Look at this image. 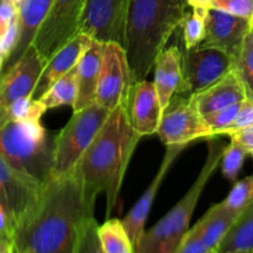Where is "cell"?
Listing matches in <instances>:
<instances>
[{
    "mask_svg": "<svg viewBox=\"0 0 253 253\" xmlns=\"http://www.w3.org/2000/svg\"><path fill=\"white\" fill-rule=\"evenodd\" d=\"M95 202L74 172L52 178L14 229L15 253H73L82 226L94 216Z\"/></svg>",
    "mask_w": 253,
    "mask_h": 253,
    "instance_id": "cell-1",
    "label": "cell"
},
{
    "mask_svg": "<svg viewBox=\"0 0 253 253\" xmlns=\"http://www.w3.org/2000/svg\"><path fill=\"white\" fill-rule=\"evenodd\" d=\"M140 138L131 125L126 104H123L111 111L74 170L89 195L98 198L105 193L108 217L118 203L124 177Z\"/></svg>",
    "mask_w": 253,
    "mask_h": 253,
    "instance_id": "cell-2",
    "label": "cell"
},
{
    "mask_svg": "<svg viewBox=\"0 0 253 253\" xmlns=\"http://www.w3.org/2000/svg\"><path fill=\"white\" fill-rule=\"evenodd\" d=\"M188 0H131L125 51L133 82L147 78L156 59L187 16Z\"/></svg>",
    "mask_w": 253,
    "mask_h": 253,
    "instance_id": "cell-3",
    "label": "cell"
},
{
    "mask_svg": "<svg viewBox=\"0 0 253 253\" xmlns=\"http://www.w3.org/2000/svg\"><path fill=\"white\" fill-rule=\"evenodd\" d=\"M202 170L184 197L143 236L135 246V253H174L182 240L189 231V224L203 190L221 162L225 152L222 141L211 138Z\"/></svg>",
    "mask_w": 253,
    "mask_h": 253,
    "instance_id": "cell-4",
    "label": "cell"
},
{
    "mask_svg": "<svg viewBox=\"0 0 253 253\" xmlns=\"http://www.w3.org/2000/svg\"><path fill=\"white\" fill-rule=\"evenodd\" d=\"M54 141L41 121H11L0 127L2 157L42 187L52 179Z\"/></svg>",
    "mask_w": 253,
    "mask_h": 253,
    "instance_id": "cell-5",
    "label": "cell"
},
{
    "mask_svg": "<svg viewBox=\"0 0 253 253\" xmlns=\"http://www.w3.org/2000/svg\"><path fill=\"white\" fill-rule=\"evenodd\" d=\"M110 111L98 103L73 111L63 128L56 135L52 178L68 175L76 170L79 161L108 120Z\"/></svg>",
    "mask_w": 253,
    "mask_h": 253,
    "instance_id": "cell-6",
    "label": "cell"
},
{
    "mask_svg": "<svg viewBox=\"0 0 253 253\" xmlns=\"http://www.w3.org/2000/svg\"><path fill=\"white\" fill-rule=\"evenodd\" d=\"M157 135L166 146H179L198 140L216 138L189 94L177 93L163 110Z\"/></svg>",
    "mask_w": 253,
    "mask_h": 253,
    "instance_id": "cell-7",
    "label": "cell"
},
{
    "mask_svg": "<svg viewBox=\"0 0 253 253\" xmlns=\"http://www.w3.org/2000/svg\"><path fill=\"white\" fill-rule=\"evenodd\" d=\"M85 1L86 0H53V4L32 43L46 63L57 51L79 34V24Z\"/></svg>",
    "mask_w": 253,
    "mask_h": 253,
    "instance_id": "cell-8",
    "label": "cell"
},
{
    "mask_svg": "<svg viewBox=\"0 0 253 253\" xmlns=\"http://www.w3.org/2000/svg\"><path fill=\"white\" fill-rule=\"evenodd\" d=\"M236 59L214 47L197 46L183 51V83L180 94L199 93L232 72Z\"/></svg>",
    "mask_w": 253,
    "mask_h": 253,
    "instance_id": "cell-9",
    "label": "cell"
},
{
    "mask_svg": "<svg viewBox=\"0 0 253 253\" xmlns=\"http://www.w3.org/2000/svg\"><path fill=\"white\" fill-rule=\"evenodd\" d=\"M131 0H86L79 34L95 41L125 46L126 24Z\"/></svg>",
    "mask_w": 253,
    "mask_h": 253,
    "instance_id": "cell-10",
    "label": "cell"
},
{
    "mask_svg": "<svg viewBox=\"0 0 253 253\" xmlns=\"http://www.w3.org/2000/svg\"><path fill=\"white\" fill-rule=\"evenodd\" d=\"M133 83L125 47L116 42L105 43L95 103L111 113L126 103Z\"/></svg>",
    "mask_w": 253,
    "mask_h": 253,
    "instance_id": "cell-11",
    "label": "cell"
},
{
    "mask_svg": "<svg viewBox=\"0 0 253 253\" xmlns=\"http://www.w3.org/2000/svg\"><path fill=\"white\" fill-rule=\"evenodd\" d=\"M46 62L32 44L11 68L0 77V127L5 125L9 106L21 98L34 95Z\"/></svg>",
    "mask_w": 253,
    "mask_h": 253,
    "instance_id": "cell-12",
    "label": "cell"
},
{
    "mask_svg": "<svg viewBox=\"0 0 253 253\" xmlns=\"http://www.w3.org/2000/svg\"><path fill=\"white\" fill-rule=\"evenodd\" d=\"M42 189L41 184L15 169L0 153V204L9 212L14 229L36 205Z\"/></svg>",
    "mask_w": 253,
    "mask_h": 253,
    "instance_id": "cell-13",
    "label": "cell"
},
{
    "mask_svg": "<svg viewBox=\"0 0 253 253\" xmlns=\"http://www.w3.org/2000/svg\"><path fill=\"white\" fill-rule=\"evenodd\" d=\"M250 30L251 20L219 9H207L205 37L200 46L219 48L237 59Z\"/></svg>",
    "mask_w": 253,
    "mask_h": 253,
    "instance_id": "cell-14",
    "label": "cell"
},
{
    "mask_svg": "<svg viewBox=\"0 0 253 253\" xmlns=\"http://www.w3.org/2000/svg\"><path fill=\"white\" fill-rule=\"evenodd\" d=\"M125 104L131 125L140 137L157 133L163 108L153 82L147 79L135 82Z\"/></svg>",
    "mask_w": 253,
    "mask_h": 253,
    "instance_id": "cell-15",
    "label": "cell"
},
{
    "mask_svg": "<svg viewBox=\"0 0 253 253\" xmlns=\"http://www.w3.org/2000/svg\"><path fill=\"white\" fill-rule=\"evenodd\" d=\"M185 148H187L185 145L167 146L165 157H163L162 163H161L160 168H158L153 180L151 182V184L148 185L147 189L143 192V194L141 195L140 199L135 203L132 209H131L130 211H128V214L123 219V222L124 225H125L126 230H127L128 236H130L133 246H136V245L138 244L141 237L145 234L146 221H147V217L148 215H150L151 209H152L155 198L156 195H157V192L158 189H160L161 184H162L163 179L166 178L168 170L170 169V167H172L174 161L178 158V156H179Z\"/></svg>",
    "mask_w": 253,
    "mask_h": 253,
    "instance_id": "cell-16",
    "label": "cell"
},
{
    "mask_svg": "<svg viewBox=\"0 0 253 253\" xmlns=\"http://www.w3.org/2000/svg\"><path fill=\"white\" fill-rule=\"evenodd\" d=\"M90 42V37L84 34H78L59 51H57L44 66L32 98H41L58 79L71 72L78 64L79 59L89 47Z\"/></svg>",
    "mask_w": 253,
    "mask_h": 253,
    "instance_id": "cell-17",
    "label": "cell"
},
{
    "mask_svg": "<svg viewBox=\"0 0 253 253\" xmlns=\"http://www.w3.org/2000/svg\"><path fill=\"white\" fill-rule=\"evenodd\" d=\"M192 99L203 118H205L215 111L242 103L247 96L246 90L234 69L212 85L199 93L192 94Z\"/></svg>",
    "mask_w": 253,
    "mask_h": 253,
    "instance_id": "cell-18",
    "label": "cell"
},
{
    "mask_svg": "<svg viewBox=\"0 0 253 253\" xmlns=\"http://www.w3.org/2000/svg\"><path fill=\"white\" fill-rule=\"evenodd\" d=\"M104 48H105L104 42L91 40L90 44L77 64L78 95H77L73 111L82 110L95 103Z\"/></svg>",
    "mask_w": 253,
    "mask_h": 253,
    "instance_id": "cell-19",
    "label": "cell"
},
{
    "mask_svg": "<svg viewBox=\"0 0 253 253\" xmlns=\"http://www.w3.org/2000/svg\"><path fill=\"white\" fill-rule=\"evenodd\" d=\"M155 83L163 110L173 96L179 91L183 83V52L179 47H166L156 59Z\"/></svg>",
    "mask_w": 253,
    "mask_h": 253,
    "instance_id": "cell-20",
    "label": "cell"
},
{
    "mask_svg": "<svg viewBox=\"0 0 253 253\" xmlns=\"http://www.w3.org/2000/svg\"><path fill=\"white\" fill-rule=\"evenodd\" d=\"M52 4L53 0H27L19 10V40L14 52L5 63L2 73L17 63L32 46L35 37L46 19Z\"/></svg>",
    "mask_w": 253,
    "mask_h": 253,
    "instance_id": "cell-21",
    "label": "cell"
},
{
    "mask_svg": "<svg viewBox=\"0 0 253 253\" xmlns=\"http://www.w3.org/2000/svg\"><path fill=\"white\" fill-rule=\"evenodd\" d=\"M241 212L229 209L224 204H215L205 212L200 219L202 222V237L209 250L219 247L224 237L230 231Z\"/></svg>",
    "mask_w": 253,
    "mask_h": 253,
    "instance_id": "cell-22",
    "label": "cell"
},
{
    "mask_svg": "<svg viewBox=\"0 0 253 253\" xmlns=\"http://www.w3.org/2000/svg\"><path fill=\"white\" fill-rule=\"evenodd\" d=\"M235 250H253V202L240 214L217 247L219 253Z\"/></svg>",
    "mask_w": 253,
    "mask_h": 253,
    "instance_id": "cell-23",
    "label": "cell"
},
{
    "mask_svg": "<svg viewBox=\"0 0 253 253\" xmlns=\"http://www.w3.org/2000/svg\"><path fill=\"white\" fill-rule=\"evenodd\" d=\"M98 236L104 253H135V246L120 219H106L99 225Z\"/></svg>",
    "mask_w": 253,
    "mask_h": 253,
    "instance_id": "cell-24",
    "label": "cell"
},
{
    "mask_svg": "<svg viewBox=\"0 0 253 253\" xmlns=\"http://www.w3.org/2000/svg\"><path fill=\"white\" fill-rule=\"evenodd\" d=\"M78 95V83H77V66L64 74L43 95L37 100L41 101L46 110L58 108V106H72L74 108Z\"/></svg>",
    "mask_w": 253,
    "mask_h": 253,
    "instance_id": "cell-25",
    "label": "cell"
},
{
    "mask_svg": "<svg viewBox=\"0 0 253 253\" xmlns=\"http://www.w3.org/2000/svg\"><path fill=\"white\" fill-rule=\"evenodd\" d=\"M237 76L246 90L247 99L253 100V30L251 27L250 32L245 39L241 52L236 59L235 66Z\"/></svg>",
    "mask_w": 253,
    "mask_h": 253,
    "instance_id": "cell-26",
    "label": "cell"
},
{
    "mask_svg": "<svg viewBox=\"0 0 253 253\" xmlns=\"http://www.w3.org/2000/svg\"><path fill=\"white\" fill-rule=\"evenodd\" d=\"M205 16L207 9L193 7L192 12H188L182 24L183 42L184 48H194L199 46L205 37Z\"/></svg>",
    "mask_w": 253,
    "mask_h": 253,
    "instance_id": "cell-27",
    "label": "cell"
},
{
    "mask_svg": "<svg viewBox=\"0 0 253 253\" xmlns=\"http://www.w3.org/2000/svg\"><path fill=\"white\" fill-rule=\"evenodd\" d=\"M43 104L32 96H26L14 101L6 111L5 124L11 121H41L46 113Z\"/></svg>",
    "mask_w": 253,
    "mask_h": 253,
    "instance_id": "cell-28",
    "label": "cell"
},
{
    "mask_svg": "<svg viewBox=\"0 0 253 253\" xmlns=\"http://www.w3.org/2000/svg\"><path fill=\"white\" fill-rule=\"evenodd\" d=\"M247 152L241 145L236 142V141L231 140L229 145L225 148V152L222 155L221 166L222 174L231 182H236L239 173L241 170L242 166H244L245 158L247 157Z\"/></svg>",
    "mask_w": 253,
    "mask_h": 253,
    "instance_id": "cell-29",
    "label": "cell"
},
{
    "mask_svg": "<svg viewBox=\"0 0 253 253\" xmlns=\"http://www.w3.org/2000/svg\"><path fill=\"white\" fill-rule=\"evenodd\" d=\"M253 202V174L235 183L222 204L229 209L242 212Z\"/></svg>",
    "mask_w": 253,
    "mask_h": 253,
    "instance_id": "cell-30",
    "label": "cell"
},
{
    "mask_svg": "<svg viewBox=\"0 0 253 253\" xmlns=\"http://www.w3.org/2000/svg\"><path fill=\"white\" fill-rule=\"evenodd\" d=\"M99 224L95 217H89L82 226L73 253H104L98 236Z\"/></svg>",
    "mask_w": 253,
    "mask_h": 253,
    "instance_id": "cell-31",
    "label": "cell"
},
{
    "mask_svg": "<svg viewBox=\"0 0 253 253\" xmlns=\"http://www.w3.org/2000/svg\"><path fill=\"white\" fill-rule=\"evenodd\" d=\"M241 104L242 103H239L235 104V105L227 106V108H224L221 110H217L215 113L210 114V115L205 116V123L211 128L215 137L226 135V131L232 125L237 114H239L240 109H241Z\"/></svg>",
    "mask_w": 253,
    "mask_h": 253,
    "instance_id": "cell-32",
    "label": "cell"
},
{
    "mask_svg": "<svg viewBox=\"0 0 253 253\" xmlns=\"http://www.w3.org/2000/svg\"><path fill=\"white\" fill-rule=\"evenodd\" d=\"M210 251L202 237V222L199 221L189 229L174 253H207Z\"/></svg>",
    "mask_w": 253,
    "mask_h": 253,
    "instance_id": "cell-33",
    "label": "cell"
},
{
    "mask_svg": "<svg viewBox=\"0 0 253 253\" xmlns=\"http://www.w3.org/2000/svg\"><path fill=\"white\" fill-rule=\"evenodd\" d=\"M211 9H219L251 20L253 17V0H217Z\"/></svg>",
    "mask_w": 253,
    "mask_h": 253,
    "instance_id": "cell-34",
    "label": "cell"
},
{
    "mask_svg": "<svg viewBox=\"0 0 253 253\" xmlns=\"http://www.w3.org/2000/svg\"><path fill=\"white\" fill-rule=\"evenodd\" d=\"M253 126V100L251 99H245L241 104V109H240L239 114H237L236 119L230 126L229 130L226 131L225 136H231L232 133L241 131L244 128L251 127Z\"/></svg>",
    "mask_w": 253,
    "mask_h": 253,
    "instance_id": "cell-35",
    "label": "cell"
},
{
    "mask_svg": "<svg viewBox=\"0 0 253 253\" xmlns=\"http://www.w3.org/2000/svg\"><path fill=\"white\" fill-rule=\"evenodd\" d=\"M17 15H19V10L16 9L14 2L0 0V41L9 31L12 21Z\"/></svg>",
    "mask_w": 253,
    "mask_h": 253,
    "instance_id": "cell-36",
    "label": "cell"
},
{
    "mask_svg": "<svg viewBox=\"0 0 253 253\" xmlns=\"http://www.w3.org/2000/svg\"><path fill=\"white\" fill-rule=\"evenodd\" d=\"M230 138L241 145L247 152V155L253 156V126L232 133Z\"/></svg>",
    "mask_w": 253,
    "mask_h": 253,
    "instance_id": "cell-37",
    "label": "cell"
},
{
    "mask_svg": "<svg viewBox=\"0 0 253 253\" xmlns=\"http://www.w3.org/2000/svg\"><path fill=\"white\" fill-rule=\"evenodd\" d=\"M12 231H14V226H12L11 217L6 209L0 204V235H4L11 240Z\"/></svg>",
    "mask_w": 253,
    "mask_h": 253,
    "instance_id": "cell-38",
    "label": "cell"
},
{
    "mask_svg": "<svg viewBox=\"0 0 253 253\" xmlns=\"http://www.w3.org/2000/svg\"><path fill=\"white\" fill-rule=\"evenodd\" d=\"M217 0H188V4L192 7H203V9H211Z\"/></svg>",
    "mask_w": 253,
    "mask_h": 253,
    "instance_id": "cell-39",
    "label": "cell"
},
{
    "mask_svg": "<svg viewBox=\"0 0 253 253\" xmlns=\"http://www.w3.org/2000/svg\"><path fill=\"white\" fill-rule=\"evenodd\" d=\"M0 253H15L14 245L11 240L0 241Z\"/></svg>",
    "mask_w": 253,
    "mask_h": 253,
    "instance_id": "cell-40",
    "label": "cell"
},
{
    "mask_svg": "<svg viewBox=\"0 0 253 253\" xmlns=\"http://www.w3.org/2000/svg\"><path fill=\"white\" fill-rule=\"evenodd\" d=\"M5 61H6V58H5L4 53H2L1 48H0V76H1V73H2V69H4V64H5Z\"/></svg>",
    "mask_w": 253,
    "mask_h": 253,
    "instance_id": "cell-41",
    "label": "cell"
},
{
    "mask_svg": "<svg viewBox=\"0 0 253 253\" xmlns=\"http://www.w3.org/2000/svg\"><path fill=\"white\" fill-rule=\"evenodd\" d=\"M26 1H27V0H14V5L16 6L17 10H20L22 6H24L25 2H26Z\"/></svg>",
    "mask_w": 253,
    "mask_h": 253,
    "instance_id": "cell-42",
    "label": "cell"
},
{
    "mask_svg": "<svg viewBox=\"0 0 253 253\" xmlns=\"http://www.w3.org/2000/svg\"><path fill=\"white\" fill-rule=\"evenodd\" d=\"M225 253H253V250H235V251H229Z\"/></svg>",
    "mask_w": 253,
    "mask_h": 253,
    "instance_id": "cell-43",
    "label": "cell"
},
{
    "mask_svg": "<svg viewBox=\"0 0 253 253\" xmlns=\"http://www.w3.org/2000/svg\"><path fill=\"white\" fill-rule=\"evenodd\" d=\"M5 240H10L9 237L4 236V235H0V241H5Z\"/></svg>",
    "mask_w": 253,
    "mask_h": 253,
    "instance_id": "cell-44",
    "label": "cell"
},
{
    "mask_svg": "<svg viewBox=\"0 0 253 253\" xmlns=\"http://www.w3.org/2000/svg\"><path fill=\"white\" fill-rule=\"evenodd\" d=\"M207 253H219V251H217L216 249H214V250H210V251H208Z\"/></svg>",
    "mask_w": 253,
    "mask_h": 253,
    "instance_id": "cell-45",
    "label": "cell"
},
{
    "mask_svg": "<svg viewBox=\"0 0 253 253\" xmlns=\"http://www.w3.org/2000/svg\"><path fill=\"white\" fill-rule=\"evenodd\" d=\"M251 27H252V30H253V17L251 19Z\"/></svg>",
    "mask_w": 253,
    "mask_h": 253,
    "instance_id": "cell-46",
    "label": "cell"
},
{
    "mask_svg": "<svg viewBox=\"0 0 253 253\" xmlns=\"http://www.w3.org/2000/svg\"><path fill=\"white\" fill-rule=\"evenodd\" d=\"M6 1H11V2H14V0H6Z\"/></svg>",
    "mask_w": 253,
    "mask_h": 253,
    "instance_id": "cell-47",
    "label": "cell"
}]
</instances>
